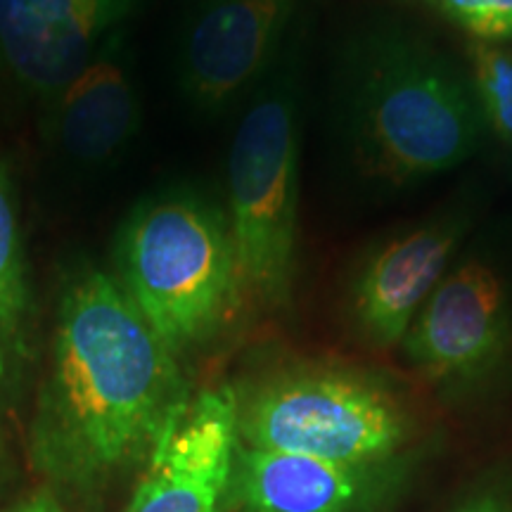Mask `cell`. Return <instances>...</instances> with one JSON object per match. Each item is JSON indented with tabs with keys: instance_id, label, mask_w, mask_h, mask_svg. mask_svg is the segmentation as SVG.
Returning a JSON list of instances; mask_svg holds the SVG:
<instances>
[{
	"instance_id": "obj_1",
	"label": "cell",
	"mask_w": 512,
	"mask_h": 512,
	"mask_svg": "<svg viewBox=\"0 0 512 512\" xmlns=\"http://www.w3.org/2000/svg\"><path fill=\"white\" fill-rule=\"evenodd\" d=\"M188 401L176 354L117 278L91 264L72 268L31 427L34 463L64 484L102 482L150 458Z\"/></svg>"
},
{
	"instance_id": "obj_2",
	"label": "cell",
	"mask_w": 512,
	"mask_h": 512,
	"mask_svg": "<svg viewBox=\"0 0 512 512\" xmlns=\"http://www.w3.org/2000/svg\"><path fill=\"white\" fill-rule=\"evenodd\" d=\"M114 278L176 356L207 342L240 302L228 216L192 190L147 197L121 223Z\"/></svg>"
},
{
	"instance_id": "obj_3",
	"label": "cell",
	"mask_w": 512,
	"mask_h": 512,
	"mask_svg": "<svg viewBox=\"0 0 512 512\" xmlns=\"http://www.w3.org/2000/svg\"><path fill=\"white\" fill-rule=\"evenodd\" d=\"M358 69L351 131L368 176L406 185L477 150L484 117L475 93L437 50L382 34L363 48Z\"/></svg>"
},
{
	"instance_id": "obj_4",
	"label": "cell",
	"mask_w": 512,
	"mask_h": 512,
	"mask_svg": "<svg viewBox=\"0 0 512 512\" xmlns=\"http://www.w3.org/2000/svg\"><path fill=\"white\" fill-rule=\"evenodd\" d=\"M240 444L339 465H380L408 437L401 401L342 368H294L238 394Z\"/></svg>"
},
{
	"instance_id": "obj_5",
	"label": "cell",
	"mask_w": 512,
	"mask_h": 512,
	"mask_svg": "<svg viewBox=\"0 0 512 512\" xmlns=\"http://www.w3.org/2000/svg\"><path fill=\"white\" fill-rule=\"evenodd\" d=\"M228 228L240 299L280 306L297 266L299 138L290 86L261 93L228 155Z\"/></svg>"
},
{
	"instance_id": "obj_6",
	"label": "cell",
	"mask_w": 512,
	"mask_h": 512,
	"mask_svg": "<svg viewBox=\"0 0 512 512\" xmlns=\"http://www.w3.org/2000/svg\"><path fill=\"white\" fill-rule=\"evenodd\" d=\"M238 444V392L202 389L147 458L126 512H219Z\"/></svg>"
},
{
	"instance_id": "obj_7",
	"label": "cell",
	"mask_w": 512,
	"mask_h": 512,
	"mask_svg": "<svg viewBox=\"0 0 512 512\" xmlns=\"http://www.w3.org/2000/svg\"><path fill=\"white\" fill-rule=\"evenodd\" d=\"M145 0H0V67L48 105Z\"/></svg>"
},
{
	"instance_id": "obj_8",
	"label": "cell",
	"mask_w": 512,
	"mask_h": 512,
	"mask_svg": "<svg viewBox=\"0 0 512 512\" xmlns=\"http://www.w3.org/2000/svg\"><path fill=\"white\" fill-rule=\"evenodd\" d=\"M297 0H197L178 50L188 100L216 112L252 86L280 46Z\"/></svg>"
},
{
	"instance_id": "obj_9",
	"label": "cell",
	"mask_w": 512,
	"mask_h": 512,
	"mask_svg": "<svg viewBox=\"0 0 512 512\" xmlns=\"http://www.w3.org/2000/svg\"><path fill=\"white\" fill-rule=\"evenodd\" d=\"M508 337L510 304L501 275L482 261H467L422 304L403 349L432 380L456 382L494 366Z\"/></svg>"
},
{
	"instance_id": "obj_10",
	"label": "cell",
	"mask_w": 512,
	"mask_h": 512,
	"mask_svg": "<svg viewBox=\"0 0 512 512\" xmlns=\"http://www.w3.org/2000/svg\"><path fill=\"white\" fill-rule=\"evenodd\" d=\"M140 114L138 86L121 29L48 102L46 131L69 162L100 166L114 162L131 145Z\"/></svg>"
},
{
	"instance_id": "obj_11",
	"label": "cell",
	"mask_w": 512,
	"mask_h": 512,
	"mask_svg": "<svg viewBox=\"0 0 512 512\" xmlns=\"http://www.w3.org/2000/svg\"><path fill=\"white\" fill-rule=\"evenodd\" d=\"M460 235L458 221L427 223L384 242L363 259L351 285V311L375 347L403 342L422 304L444 280Z\"/></svg>"
},
{
	"instance_id": "obj_12",
	"label": "cell",
	"mask_w": 512,
	"mask_h": 512,
	"mask_svg": "<svg viewBox=\"0 0 512 512\" xmlns=\"http://www.w3.org/2000/svg\"><path fill=\"white\" fill-rule=\"evenodd\" d=\"M375 467L238 444L228 489L247 512H361L373 498Z\"/></svg>"
},
{
	"instance_id": "obj_13",
	"label": "cell",
	"mask_w": 512,
	"mask_h": 512,
	"mask_svg": "<svg viewBox=\"0 0 512 512\" xmlns=\"http://www.w3.org/2000/svg\"><path fill=\"white\" fill-rule=\"evenodd\" d=\"M31 306L27 249L8 166L0 159V358L19 347Z\"/></svg>"
},
{
	"instance_id": "obj_14",
	"label": "cell",
	"mask_w": 512,
	"mask_h": 512,
	"mask_svg": "<svg viewBox=\"0 0 512 512\" xmlns=\"http://www.w3.org/2000/svg\"><path fill=\"white\" fill-rule=\"evenodd\" d=\"M470 60L475 76L472 93L484 124L512 143V53L494 43L477 41L470 46Z\"/></svg>"
},
{
	"instance_id": "obj_15",
	"label": "cell",
	"mask_w": 512,
	"mask_h": 512,
	"mask_svg": "<svg viewBox=\"0 0 512 512\" xmlns=\"http://www.w3.org/2000/svg\"><path fill=\"white\" fill-rule=\"evenodd\" d=\"M479 43L512 41V0H425Z\"/></svg>"
},
{
	"instance_id": "obj_16",
	"label": "cell",
	"mask_w": 512,
	"mask_h": 512,
	"mask_svg": "<svg viewBox=\"0 0 512 512\" xmlns=\"http://www.w3.org/2000/svg\"><path fill=\"white\" fill-rule=\"evenodd\" d=\"M458 512H512V505L501 491H486V494L467 501Z\"/></svg>"
},
{
	"instance_id": "obj_17",
	"label": "cell",
	"mask_w": 512,
	"mask_h": 512,
	"mask_svg": "<svg viewBox=\"0 0 512 512\" xmlns=\"http://www.w3.org/2000/svg\"><path fill=\"white\" fill-rule=\"evenodd\" d=\"M17 512H62V510H60V505L53 501V498L43 494V496L31 498V501L24 503Z\"/></svg>"
},
{
	"instance_id": "obj_18",
	"label": "cell",
	"mask_w": 512,
	"mask_h": 512,
	"mask_svg": "<svg viewBox=\"0 0 512 512\" xmlns=\"http://www.w3.org/2000/svg\"><path fill=\"white\" fill-rule=\"evenodd\" d=\"M510 145H512V143H510Z\"/></svg>"
}]
</instances>
